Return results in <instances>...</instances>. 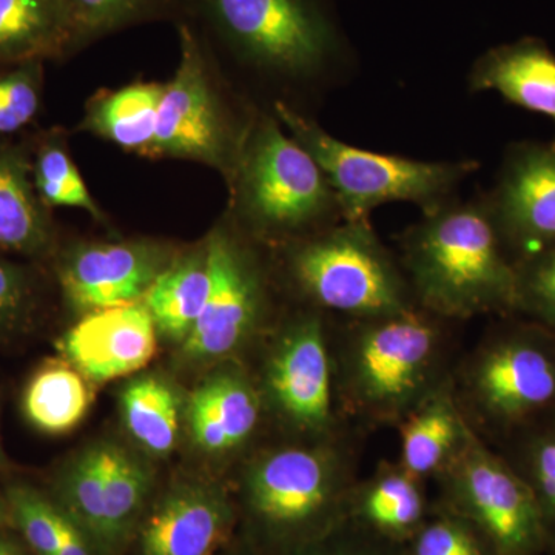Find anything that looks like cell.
Wrapping results in <instances>:
<instances>
[{"label": "cell", "mask_w": 555, "mask_h": 555, "mask_svg": "<svg viewBox=\"0 0 555 555\" xmlns=\"http://www.w3.org/2000/svg\"><path fill=\"white\" fill-rule=\"evenodd\" d=\"M455 321L414 306L386 315L331 321L332 353L343 412L367 434L396 427L451 382Z\"/></svg>", "instance_id": "6da1fadb"}, {"label": "cell", "mask_w": 555, "mask_h": 555, "mask_svg": "<svg viewBox=\"0 0 555 555\" xmlns=\"http://www.w3.org/2000/svg\"><path fill=\"white\" fill-rule=\"evenodd\" d=\"M364 440L353 433L257 449L240 474L241 540L257 555H283L345 524Z\"/></svg>", "instance_id": "7a4b0ae2"}, {"label": "cell", "mask_w": 555, "mask_h": 555, "mask_svg": "<svg viewBox=\"0 0 555 555\" xmlns=\"http://www.w3.org/2000/svg\"><path fill=\"white\" fill-rule=\"evenodd\" d=\"M397 257L420 308L455 323L517 315L516 261L483 195L422 214L398 238Z\"/></svg>", "instance_id": "3957f363"}, {"label": "cell", "mask_w": 555, "mask_h": 555, "mask_svg": "<svg viewBox=\"0 0 555 555\" xmlns=\"http://www.w3.org/2000/svg\"><path fill=\"white\" fill-rule=\"evenodd\" d=\"M452 392L467 425L499 449L555 416V334L520 315L499 318L460 353Z\"/></svg>", "instance_id": "277c9868"}, {"label": "cell", "mask_w": 555, "mask_h": 555, "mask_svg": "<svg viewBox=\"0 0 555 555\" xmlns=\"http://www.w3.org/2000/svg\"><path fill=\"white\" fill-rule=\"evenodd\" d=\"M284 272L305 308L334 320L386 315L416 305L403 268L371 221H343L284 244Z\"/></svg>", "instance_id": "5b68a950"}, {"label": "cell", "mask_w": 555, "mask_h": 555, "mask_svg": "<svg viewBox=\"0 0 555 555\" xmlns=\"http://www.w3.org/2000/svg\"><path fill=\"white\" fill-rule=\"evenodd\" d=\"M331 321L301 306L280 318L258 346L261 360L257 374H250L281 440H331L361 433L350 425L339 401Z\"/></svg>", "instance_id": "8992f818"}, {"label": "cell", "mask_w": 555, "mask_h": 555, "mask_svg": "<svg viewBox=\"0 0 555 555\" xmlns=\"http://www.w3.org/2000/svg\"><path fill=\"white\" fill-rule=\"evenodd\" d=\"M278 120L308 150L337 196L345 221H371L387 203H412L422 214L455 198L456 189L476 173L477 160H420L369 152L332 137L315 120L276 102Z\"/></svg>", "instance_id": "52a82bcc"}, {"label": "cell", "mask_w": 555, "mask_h": 555, "mask_svg": "<svg viewBox=\"0 0 555 555\" xmlns=\"http://www.w3.org/2000/svg\"><path fill=\"white\" fill-rule=\"evenodd\" d=\"M233 181L244 218L262 238L286 244L343 221L326 175L280 120L262 118L248 130Z\"/></svg>", "instance_id": "ba28073f"}, {"label": "cell", "mask_w": 555, "mask_h": 555, "mask_svg": "<svg viewBox=\"0 0 555 555\" xmlns=\"http://www.w3.org/2000/svg\"><path fill=\"white\" fill-rule=\"evenodd\" d=\"M207 254L210 294L181 345L190 363L218 366L257 349L280 318L273 315L270 276L257 248L219 229L208 241Z\"/></svg>", "instance_id": "9c48e42d"}, {"label": "cell", "mask_w": 555, "mask_h": 555, "mask_svg": "<svg viewBox=\"0 0 555 555\" xmlns=\"http://www.w3.org/2000/svg\"><path fill=\"white\" fill-rule=\"evenodd\" d=\"M434 502L467 518L496 555H546L539 506L509 462L477 436L441 476Z\"/></svg>", "instance_id": "30bf717a"}, {"label": "cell", "mask_w": 555, "mask_h": 555, "mask_svg": "<svg viewBox=\"0 0 555 555\" xmlns=\"http://www.w3.org/2000/svg\"><path fill=\"white\" fill-rule=\"evenodd\" d=\"M225 38L258 67L312 76L337 56V28L317 0H206Z\"/></svg>", "instance_id": "8fae6325"}, {"label": "cell", "mask_w": 555, "mask_h": 555, "mask_svg": "<svg viewBox=\"0 0 555 555\" xmlns=\"http://www.w3.org/2000/svg\"><path fill=\"white\" fill-rule=\"evenodd\" d=\"M246 138L230 127L208 86L198 40L181 27V61L173 79L163 87L150 156L201 160L235 179Z\"/></svg>", "instance_id": "7c38bea8"}, {"label": "cell", "mask_w": 555, "mask_h": 555, "mask_svg": "<svg viewBox=\"0 0 555 555\" xmlns=\"http://www.w3.org/2000/svg\"><path fill=\"white\" fill-rule=\"evenodd\" d=\"M483 198L516 264L555 247L554 142L511 144Z\"/></svg>", "instance_id": "4fadbf2b"}, {"label": "cell", "mask_w": 555, "mask_h": 555, "mask_svg": "<svg viewBox=\"0 0 555 555\" xmlns=\"http://www.w3.org/2000/svg\"><path fill=\"white\" fill-rule=\"evenodd\" d=\"M238 524V506L222 486L179 483L145 509L137 529L139 555H217Z\"/></svg>", "instance_id": "5bb4252c"}, {"label": "cell", "mask_w": 555, "mask_h": 555, "mask_svg": "<svg viewBox=\"0 0 555 555\" xmlns=\"http://www.w3.org/2000/svg\"><path fill=\"white\" fill-rule=\"evenodd\" d=\"M167 268L166 254L153 244H86L62 261L61 286L72 308L90 313L142 301Z\"/></svg>", "instance_id": "9a60e30c"}, {"label": "cell", "mask_w": 555, "mask_h": 555, "mask_svg": "<svg viewBox=\"0 0 555 555\" xmlns=\"http://www.w3.org/2000/svg\"><path fill=\"white\" fill-rule=\"evenodd\" d=\"M188 423L193 443L207 454L235 456L251 451L268 415L250 369L240 361L218 364L193 390Z\"/></svg>", "instance_id": "2e32d148"}, {"label": "cell", "mask_w": 555, "mask_h": 555, "mask_svg": "<svg viewBox=\"0 0 555 555\" xmlns=\"http://www.w3.org/2000/svg\"><path fill=\"white\" fill-rule=\"evenodd\" d=\"M158 328L144 302L87 313L62 339L68 363L90 382L126 377L147 366Z\"/></svg>", "instance_id": "e0dca14e"}, {"label": "cell", "mask_w": 555, "mask_h": 555, "mask_svg": "<svg viewBox=\"0 0 555 555\" xmlns=\"http://www.w3.org/2000/svg\"><path fill=\"white\" fill-rule=\"evenodd\" d=\"M426 483L400 463L383 460L371 476L357 481L347 520L404 546L433 509L434 499L427 495Z\"/></svg>", "instance_id": "ac0fdd59"}, {"label": "cell", "mask_w": 555, "mask_h": 555, "mask_svg": "<svg viewBox=\"0 0 555 555\" xmlns=\"http://www.w3.org/2000/svg\"><path fill=\"white\" fill-rule=\"evenodd\" d=\"M467 83L473 93L496 91L507 104L555 124V54L545 40L526 36L486 51L474 62Z\"/></svg>", "instance_id": "d6986e66"}, {"label": "cell", "mask_w": 555, "mask_h": 555, "mask_svg": "<svg viewBox=\"0 0 555 555\" xmlns=\"http://www.w3.org/2000/svg\"><path fill=\"white\" fill-rule=\"evenodd\" d=\"M397 462L423 480H436L477 436L456 404L451 382L418 404L396 426Z\"/></svg>", "instance_id": "ffe728a7"}, {"label": "cell", "mask_w": 555, "mask_h": 555, "mask_svg": "<svg viewBox=\"0 0 555 555\" xmlns=\"http://www.w3.org/2000/svg\"><path fill=\"white\" fill-rule=\"evenodd\" d=\"M73 42L68 0H0V64L54 56Z\"/></svg>", "instance_id": "44dd1931"}, {"label": "cell", "mask_w": 555, "mask_h": 555, "mask_svg": "<svg viewBox=\"0 0 555 555\" xmlns=\"http://www.w3.org/2000/svg\"><path fill=\"white\" fill-rule=\"evenodd\" d=\"M51 244L46 206L20 153L0 144V250L40 255Z\"/></svg>", "instance_id": "7402d4cb"}, {"label": "cell", "mask_w": 555, "mask_h": 555, "mask_svg": "<svg viewBox=\"0 0 555 555\" xmlns=\"http://www.w3.org/2000/svg\"><path fill=\"white\" fill-rule=\"evenodd\" d=\"M207 246L169 266L142 298L160 334L182 343L203 313L210 294Z\"/></svg>", "instance_id": "603a6c76"}, {"label": "cell", "mask_w": 555, "mask_h": 555, "mask_svg": "<svg viewBox=\"0 0 555 555\" xmlns=\"http://www.w3.org/2000/svg\"><path fill=\"white\" fill-rule=\"evenodd\" d=\"M105 503L104 555H119L137 532L147 509L152 476L147 466L129 451L101 443Z\"/></svg>", "instance_id": "cb8c5ba5"}, {"label": "cell", "mask_w": 555, "mask_h": 555, "mask_svg": "<svg viewBox=\"0 0 555 555\" xmlns=\"http://www.w3.org/2000/svg\"><path fill=\"white\" fill-rule=\"evenodd\" d=\"M163 87L133 83L98 98L87 113V129L119 147L150 156Z\"/></svg>", "instance_id": "d4e9b609"}, {"label": "cell", "mask_w": 555, "mask_h": 555, "mask_svg": "<svg viewBox=\"0 0 555 555\" xmlns=\"http://www.w3.org/2000/svg\"><path fill=\"white\" fill-rule=\"evenodd\" d=\"M179 398L166 379L134 378L120 393V412L131 438L155 456L169 455L179 437Z\"/></svg>", "instance_id": "484cf974"}, {"label": "cell", "mask_w": 555, "mask_h": 555, "mask_svg": "<svg viewBox=\"0 0 555 555\" xmlns=\"http://www.w3.org/2000/svg\"><path fill=\"white\" fill-rule=\"evenodd\" d=\"M87 378L67 364L51 363L36 372L24 392V414L40 433L60 436L75 429L89 412Z\"/></svg>", "instance_id": "4316f807"}, {"label": "cell", "mask_w": 555, "mask_h": 555, "mask_svg": "<svg viewBox=\"0 0 555 555\" xmlns=\"http://www.w3.org/2000/svg\"><path fill=\"white\" fill-rule=\"evenodd\" d=\"M495 451L505 456L534 494L547 554L555 555V416L529 427Z\"/></svg>", "instance_id": "83f0119b"}, {"label": "cell", "mask_w": 555, "mask_h": 555, "mask_svg": "<svg viewBox=\"0 0 555 555\" xmlns=\"http://www.w3.org/2000/svg\"><path fill=\"white\" fill-rule=\"evenodd\" d=\"M404 555H496L476 525L433 502L425 524L404 545Z\"/></svg>", "instance_id": "f1b7e54d"}, {"label": "cell", "mask_w": 555, "mask_h": 555, "mask_svg": "<svg viewBox=\"0 0 555 555\" xmlns=\"http://www.w3.org/2000/svg\"><path fill=\"white\" fill-rule=\"evenodd\" d=\"M35 182L43 206L78 207L101 219L100 207L94 204L75 163L60 142H47L39 150Z\"/></svg>", "instance_id": "f546056e"}, {"label": "cell", "mask_w": 555, "mask_h": 555, "mask_svg": "<svg viewBox=\"0 0 555 555\" xmlns=\"http://www.w3.org/2000/svg\"><path fill=\"white\" fill-rule=\"evenodd\" d=\"M9 505L14 524L35 555H56L64 532V511L56 502L28 486L10 489Z\"/></svg>", "instance_id": "4dcf8cb0"}, {"label": "cell", "mask_w": 555, "mask_h": 555, "mask_svg": "<svg viewBox=\"0 0 555 555\" xmlns=\"http://www.w3.org/2000/svg\"><path fill=\"white\" fill-rule=\"evenodd\" d=\"M517 270V315L555 334V247L521 259Z\"/></svg>", "instance_id": "1f68e13d"}, {"label": "cell", "mask_w": 555, "mask_h": 555, "mask_svg": "<svg viewBox=\"0 0 555 555\" xmlns=\"http://www.w3.org/2000/svg\"><path fill=\"white\" fill-rule=\"evenodd\" d=\"M167 0H68L76 40L93 38L142 20Z\"/></svg>", "instance_id": "d6a6232c"}, {"label": "cell", "mask_w": 555, "mask_h": 555, "mask_svg": "<svg viewBox=\"0 0 555 555\" xmlns=\"http://www.w3.org/2000/svg\"><path fill=\"white\" fill-rule=\"evenodd\" d=\"M39 79L38 61L0 75V134L13 133L35 118L39 108Z\"/></svg>", "instance_id": "836d02e7"}, {"label": "cell", "mask_w": 555, "mask_h": 555, "mask_svg": "<svg viewBox=\"0 0 555 555\" xmlns=\"http://www.w3.org/2000/svg\"><path fill=\"white\" fill-rule=\"evenodd\" d=\"M283 555H404V546L379 539L346 520L326 535Z\"/></svg>", "instance_id": "e575fe53"}, {"label": "cell", "mask_w": 555, "mask_h": 555, "mask_svg": "<svg viewBox=\"0 0 555 555\" xmlns=\"http://www.w3.org/2000/svg\"><path fill=\"white\" fill-rule=\"evenodd\" d=\"M31 306V291L21 269L0 262V338L24 323Z\"/></svg>", "instance_id": "d590c367"}, {"label": "cell", "mask_w": 555, "mask_h": 555, "mask_svg": "<svg viewBox=\"0 0 555 555\" xmlns=\"http://www.w3.org/2000/svg\"><path fill=\"white\" fill-rule=\"evenodd\" d=\"M67 516V514H65ZM56 555H101L90 537L67 516Z\"/></svg>", "instance_id": "8d00e7d4"}, {"label": "cell", "mask_w": 555, "mask_h": 555, "mask_svg": "<svg viewBox=\"0 0 555 555\" xmlns=\"http://www.w3.org/2000/svg\"><path fill=\"white\" fill-rule=\"evenodd\" d=\"M0 555H24L13 540L0 537Z\"/></svg>", "instance_id": "74e56055"}, {"label": "cell", "mask_w": 555, "mask_h": 555, "mask_svg": "<svg viewBox=\"0 0 555 555\" xmlns=\"http://www.w3.org/2000/svg\"><path fill=\"white\" fill-rule=\"evenodd\" d=\"M221 555H257V554H255L254 551H251L250 547H248L246 545V543H244L243 540H241L240 545L229 547V550H225L224 553H222Z\"/></svg>", "instance_id": "f35d334b"}, {"label": "cell", "mask_w": 555, "mask_h": 555, "mask_svg": "<svg viewBox=\"0 0 555 555\" xmlns=\"http://www.w3.org/2000/svg\"><path fill=\"white\" fill-rule=\"evenodd\" d=\"M3 518H5V511H3L2 503H0V528H2Z\"/></svg>", "instance_id": "ab89813d"}, {"label": "cell", "mask_w": 555, "mask_h": 555, "mask_svg": "<svg viewBox=\"0 0 555 555\" xmlns=\"http://www.w3.org/2000/svg\"><path fill=\"white\" fill-rule=\"evenodd\" d=\"M3 463V452H2V443H0V466H2Z\"/></svg>", "instance_id": "60d3db41"}]
</instances>
